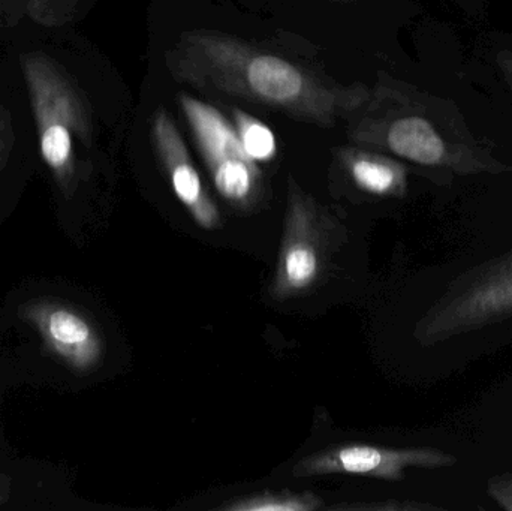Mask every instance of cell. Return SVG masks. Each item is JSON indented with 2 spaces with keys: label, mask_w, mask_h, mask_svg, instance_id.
<instances>
[{
  "label": "cell",
  "mask_w": 512,
  "mask_h": 511,
  "mask_svg": "<svg viewBox=\"0 0 512 511\" xmlns=\"http://www.w3.org/2000/svg\"><path fill=\"white\" fill-rule=\"evenodd\" d=\"M182 68L186 77L271 107L325 120L355 96L339 95L316 84L282 57L254 53L239 42L213 35L186 39Z\"/></svg>",
  "instance_id": "6da1fadb"
},
{
  "label": "cell",
  "mask_w": 512,
  "mask_h": 511,
  "mask_svg": "<svg viewBox=\"0 0 512 511\" xmlns=\"http://www.w3.org/2000/svg\"><path fill=\"white\" fill-rule=\"evenodd\" d=\"M512 317V251L468 270L451 282L414 330L423 347H433Z\"/></svg>",
  "instance_id": "7a4b0ae2"
},
{
  "label": "cell",
  "mask_w": 512,
  "mask_h": 511,
  "mask_svg": "<svg viewBox=\"0 0 512 511\" xmlns=\"http://www.w3.org/2000/svg\"><path fill=\"white\" fill-rule=\"evenodd\" d=\"M38 128L42 159L66 195L75 188L74 135H83L80 99L53 60L42 54L21 57Z\"/></svg>",
  "instance_id": "3957f363"
},
{
  "label": "cell",
  "mask_w": 512,
  "mask_h": 511,
  "mask_svg": "<svg viewBox=\"0 0 512 511\" xmlns=\"http://www.w3.org/2000/svg\"><path fill=\"white\" fill-rule=\"evenodd\" d=\"M179 101L219 194L239 209L254 206L262 191L261 171L246 153L237 128L213 105L189 95Z\"/></svg>",
  "instance_id": "277c9868"
},
{
  "label": "cell",
  "mask_w": 512,
  "mask_h": 511,
  "mask_svg": "<svg viewBox=\"0 0 512 511\" xmlns=\"http://www.w3.org/2000/svg\"><path fill=\"white\" fill-rule=\"evenodd\" d=\"M456 462V456L432 447L393 449L369 444H345L301 459L292 474L297 479L342 474L400 482L405 479L406 470L409 468L438 470L454 467Z\"/></svg>",
  "instance_id": "5b68a950"
},
{
  "label": "cell",
  "mask_w": 512,
  "mask_h": 511,
  "mask_svg": "<svg viewBox=\"0 0 512 511\" xmlns=\"http://www.w3.org/2000/svg\"><path fill=\"white\" fill-rule=\"evenodd\" d=\"M18 318L38 333L44 350L74 374H92L104 360L101 332L75 306L56 299H32L18 308Z\"/></svg>",
  "instance_id": "8992f818"
},
{
  "label": "cell",
  "mask_w": 512,
  "mask_h": 511,
  "mask_svg": "<svg viewBox=\"0 0 512 511\" xmlns=\"http://www.w3.org/2000/svg\"><path fill=\"white\" fill-rule=\"evenodd\" d=\"M322 245L316 209L295 183H289L285 228L270 294L277 302L303 296L318 282Z\"/></svg>",
  "instance_id": "52a82bcc"
},
{
  "label": "cell",
  "mask_w": 512,
  "mask_h": 511,
  "mask_svg": "<svg viewBox=\"0 0 512 511\" xmlns=\"http://www.w3.org/2000/svg\"><path fill=\"white\" fill-rule=\"evenodd\" d=\"M153 140L171 188L180 203L188 209L195 224L207 231L221 227L218 206L207 192L176 123L164 108L155 114Z\"/></svg>",
  "instance_id": "ba28073f"
},
{
  "label": "cell",
  "mask_w": 512,
  "mask_h": 511,
  "mask_svg": "<svg viewBox=\"0 0 512 511\" xmlns=\"http://www.w3.org/2000/svg\"><path fill=\"white\" fill-rule=\"evenodd\" d=\"M352 180L361 191L378 197H403L408 189L406 168L393 159L372 153H351L345 159Z\"/></svg>",
  "instance_id": "9c48e42d"
},
{
  "label": "cell",
  "mask_w": 512,
  "mask_h": 511,
  "mask_svg": "<svg viewBox=\"0 0 512 511\" xmlns=\"http://www.w3.org/2000/svg\"><path fill=\"white\" fill-rule=\"evenodd\" d=\"M324 507L318 495L304 492H261L224 504L219 510L225 511H315Z\"/></svg>",
  "instance_id": "30bf717a"
},
{
  "label": "cell",
  "mask_w": 512,
  "mask_h": 511,
  "mask_svg": "<svg viewBox=\"0 0 512 511\" xmlns=\"http://www.w3.org/2000/svg\"><path fill=\"white\" fill-rule=\"evenodd\" d=\"M236 128L246 153L255 162L270 161L276 156V138L273 131L261 120L243 111H236Z\"/></svg>",
  "instance_id": "8fae6325"
},
{
  "label": "cell",
  "mask_w": 512,
  "mask_h": 511,
  "mask_svg": "<svg viewBox=\"0 0 512 511\" xmlns=\"http://www.w3.org/2000/svg\"><path fill=\"white\" fill-rule=\"evenodd\" d=\"M331 510H375V511H417L439 510L432 504L414 503V501H388V503L340 504L330 507Z\"/></svg>",
  "instance_id": "7c38bea8"
},
{
  "label": "cell",
  "mask_w": 512,
  "mask_h": 511,
  "mask_svg": "<svg viewBox=\"0 0 512 511\" xmlns=\"http://www.w3.org/2000/svg\"><path fill=\"white\" fill-rule=\"evenodd\" d=\"M487 492L501 509L512 511V474H499L492 477Z\"/></svg>",
  "instance_id": "4fadbf2b"
},
{
  "label": "cell",
  "mask_w": 512,
  "mask_h": 511,
  "mask_svg": "<svg viewBox=\"0 0 512 511\" xmlns=\"http://www.w3.org/2000/svg\"><path fill=\"white\" fill-rule=\"evenodd\" d=\"M496 63H498L505 81H507L508 86L512 90V51H499L498 56H496Z\"/></svg>",
  "instance_id": "5bb4252c"
},
{
  "label": "cell",
  "mask_w": 512,
  "mask_h": 511,
  "mask_svg": "<svg viewBox=\"0 0 512 511\" xmlns=\"http://www.w3.org/2000/svg\"><path fill=\"white\" fill-rule=\"evenodd\" d=\"M9 491H11V482L8 477H0V506L8 501Z\"/></svg>",
  "instance_id": "9a60e30c"
}]
</instances>
